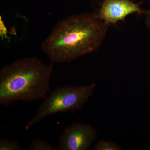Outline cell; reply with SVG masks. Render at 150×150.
Wrapping results in <instances>:
<instances>
[{"instance_id":"cell-1","label":"cell","mask_w":150,"mask_h":150,"mask_svg":"<svg viewBox=\"0 0 150 150\" xmlns=\"http://www.w3.org/2000/svg\"><path fill=\"white\" fill-rule=\"evenodd\" d=\"M109 25L96 13L71 16L55 25L42 43V51L53 63L74 61L97 50Z\"/></svg>"},{"instance_id":"cell-2","label":"cell","mask_w":150,"mask_h":150,"mask_svg":"<svg viewBox=\"0 0 150 150\" xmlns=\"http://www.w3.org/2000/svg\"><path fill=\"white\" fill-rule=\"evenodd\" d=\"M44 64L35 57L18 59L0 70V104L46 99L51 90L53 64Z\"/></svg>"},{"instance_id":"cell-3","label":"cell","mask_w":150,"mask_h":150,"mask_svg":"<svg viewBox=\"0 0 150 150\" xmlns=\"http://www.w3.org/2000/svg\"><path fill=\"white\" fill-rule=\"evenodd\" d=\"M96 86L92 83L77 87L65 86L56 88L44 100L36 114L25 125V129L28 130L49 115L82 109L92 95Z\"/></svg>"},{"instance_id":"cell-4","label":"cell","mask_w":150,"mask_h":150,"mask_svg":"<svg viewBox=\"0 0 150 150\" xmlns=\"http://www.w3.org/2000/svg\"><path fill=\"white\" fill-rule=\"evenodd\" d=\"M97 132L91 125L75 123L65 128L59 139L61 150H87L97 139Z\"/></svg>"},{"instance_id":"cell-5","label":"cell","mask_w":150,"mask_h":150,"mask_svg":"<svg viewBox=\"0 0 150 150\" xmlns=\"http://www.w3.org/2000/svg\"><path fill=\"white\" fill-rule=\"evenodd\" d=\"M145 12L139 4L130 0H104L96 13L100 18L110 25L124 20L131 14H142Z\"/></svg>"},{"instance_id":"cell-6","label":"cell","mask_w":150,"mask_h":150,"mask_svg":"<svg viewBox=\"0 0 150 150\" xmlns=\"http://www.w3.org/2000/svg\"><path fill=\"white\" fill-rule=\"evenodd\" d=\"M29 150H58L59 148H56L50 143L40 139H36L33 141L29 147Z\"/></svg>"},{"instance_id":"cell-7","label":"cell","mask_w":150,"mask_h":150,"mask_svg":"<svg viewBox=\"0 0 150 150\" xmlns=\"http://www.w3.org/2000/svg\"><path fill=\"white\" fill-rule=\"evenodd\" d=\"M94 150H122L123 148L114 142L101 140L95 145Z\"/></svg>"},{"instance_id":"cell-8","label":"cell","mask_w":150,"mask_h":150,"mask_svg":"<svg viewBox=\"0 0 150 150\" xmlns=\"http://www.w3.org/2000/svg\"><path fill=\"white\" fill-rule=\"evenodd\" d=\"M21 146L16 141L5 138L0 139V150H21Z\"/></svg>"},{"instance_id":"cell-9","label":"cell","mask_w":150,"mask_h":150,"mask_svg":"<svg viewBox=\"0 0 150 150\" xmlns=\"http://www.w3.org/2000/svg\"><path fill=\"white\" fill-rule=\"evenodd\" d=\"M145 24L147 28L150 30V8L147 11H145Z\"/></svg>"},{"instance_id":"cell-10","label":"cell","mask_w":150,"mask_h":150,"mask_svg":"<svg viewBox=\"0 0 150 150\" xmlns=\"http://www.w3.org/2000/svg\"><path fill=\"white\" fill-rule=\"evenodd\" d=\"M149 1H150V0H149Z\"/></svg>"}]
</instances>
